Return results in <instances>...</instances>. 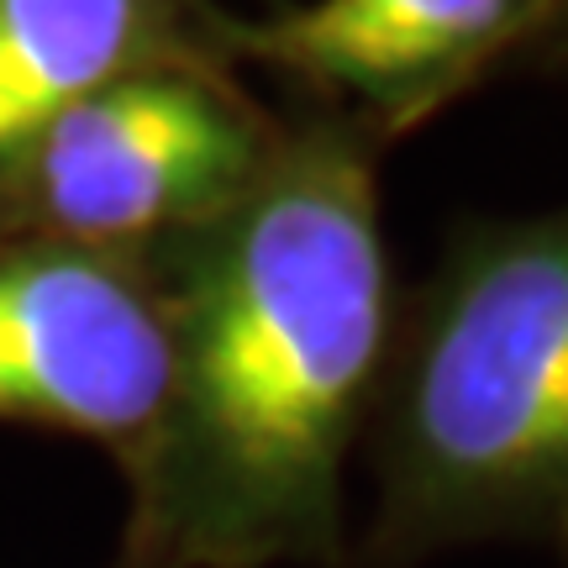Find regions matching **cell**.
<instances>
[{
	"mask_svg": "<svg viewBox=\"0 0 568 568\" xmlns=\"http://www.w3.org/2000/svg\"><path fill=\"white\" fill-rule=\"evenodd\" d=\"M142 258L169 368L122 464V542L163 568H353V464L400 311L379 132L347 111L284 126L237 201Z\"/></svg>",
	"mask_w": 568,
	"mask_h": 568,
	"instance_id": "obj_1",
	"label": "cell"
},
{
	"mask_svg": "<svg viewBox=\"0 0 568 568\" xmlns=\"http://www.w3.org/2000/svg\"><path fill=\"white\" fill-rule=\"evenodd\" d=\"M353 568L568 537V201L464 222L395 311Z\"/></svg>",
	"mask_w": 568,
	"mask_h": 568,
	"instance_id": "obj_2",
	"label": "cell"
},
{
	"mask_svg": "<svg viewBox=\"0 0 568 568\" xmlns=\"http://www.w3.org/2000/svg\"><path fill=\"white\" fill-rule=\"evenodd\" d=\"M280 132L222 59L153 63L95 90L27 148L0 180V232L148 253L237 201Z\"/></svg>",
	"mask_w": 568,
	"mask_h": 568,
	"instance_id": "obj_3",
	"label": "cell"
},
{
	"mask_svg": "<svg viewBox=\"0 0 568 568\" xmlns=\"http://www.w3.org/2000/svg\"><path fill=\"white\" fill-rule=\"evenodd\" d=\"M163 305L142 253L0 232V426L138 453L163 400Z\"/></svg>",
	"mask_w": 568,
	"mask_h": 568,
	"instance_id": "obj_4",
	"label": "cell"
},
{
	"mask_svg": "<svg viewBox=\"0 0 568 568\" xmlns=\"http://www.w3.org/2000/svg\"><path fill=\"white\" fill-rule=\"evenodd\" d=\"M564 0H290L258 17L211 6L222 59L274 69L368 126H406L443 105Z\"/></svg>",
	"mask_w": 568,
	"mask_h": 568,
	"instance_id": "obj_5",
	"label": "cell"
},
{
	"mask_svg": "<svg viewBox=\"0 0 568 568\" xmlns=\"http://www.w3.org/2000/svg\"><path fill=\"white\" fill-rule=\"evenodd\" d=\"M180 59H222L211 0H0V180L95 90Z\"/></svg>",
	"mask_w": 568,
	"mask_h": 568,
	"instance_id": "obj_6",
	"label": "cell"
},
{
	"mask_svg": "<svg viewBox=\"0 0 568 568\" xmlns=\"http://www.w3.org/2000/svg\"><path fill=\"white\" fill-rule=\"evenodd\" d=\"M111 568H163V564H159V558H148L142 548H132V542H122V548H116V558H111Z\"/></svg>",
	"mask_w": 568,
	"mask_h": 568,
	"instance_id": "obj_7",
	"label": "cell"
},
{
	"mask_svg": "<svg viewBox=\"0 0 568 568\" xmlns=\"http://www.w3.org/2000/svg\"><path fill=\"white\" fill-rule=\"evenodd\" d=\"M558 552H564V568H568V537H564V542H558Z\"/></svg>",
	"mask_w": 568,
	"mask_h": 568,
	"instance_id": "obj_8",
	"label": "cell"
}]
</instances>
